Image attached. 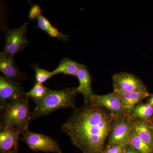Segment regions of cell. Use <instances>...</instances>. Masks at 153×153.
<instances>
[{"label":"cell","mask_w":153,"mask_h":153,"mask_svg":"<svg viewBox=\"0 0 153 153\" xmlns=\"http://www.w3.org/2000/svg\"><path fill=\"white\" fill-rule=\"evenodd\" d=\"M37 26L41 30L48 34L50 37L57 38L59 40L66 41L68 39V36L59 32L57 28L51 25L49 20L46 18L40 15L37 18Z\"/></svg>","instance_id":"16"},{"label":"cell","mask_w":153,"mask_h":153,"mask_svg":"<svg viewBox=\"0 0 153 153\" xmlns=\"http://www.w3.org/2000/svg\"><path fill=\"white\" fill-rule=\"evenodd\" d=\"M61 130L84 153H102L115 119L106 109L88 103L75 107Z\"/></svg>","instance_id":"1"},{"label":"cell","mask_w":153,"mask_h":153,"mask_svg":"<svg viewBox=\"0 0 153 153\" xmlns=\"http://www.w3.org/2000/svg\"><path fill=\"white\" fill-rule=\"evenodd\" d=\"M81 65L82 64L77 63L71 59L64 58L60 61L57 68L52 71V74L54 76L62 73L65 75L76 76Z\"/></svg>","instance_id":"15"},{"label":"cell","mask_w":153,"mask_h":153,"mask_svg":"<svg viewBox=\"0 0 153 153\" xmlns=\"http://www.w3.org/2000/svg\"><path fill=\"white\" fill-rule=\"evenodd\" d=\"M0 71L6 78L18 83L27 77L26 74L19 71L13 57L6 55L4 52L0 54Z\"/></svg>","instance_id":"11"},{"label":"cell","mask_w":153,"mask_h":153,"mask_svg":"<svg viewBox=\"0 0 153 153\" xmlns=\"http://www.w3.org/2000/svg\"><path fill=\"white\" fill-rule=\"evenodd\" d=\"M26 94L19 83L13 82L4 76H0V109L8 101L27 98Z\"/></svg>","instance_id":"9"},{"label":"cell","mask_w":153,"mask_h":153,"mask_svg":"<svg viewBox=\"0 0 153 153\" xmlns=\"http://www.w3.org/2000/svg\"><path fill=\"white\" fill-rule=\"evenodd\" d=\"M153 108L149 104H143L136 105L129 115L132 119L146 120L153 115Z\"/></svg>","instance_id":"17"},{"label":"cell","mask_w":153,"mask_h":153,"mask_svg":"<svg viewBox=\"0 0 153 153\" xmlns=\"http://www.w3.org/2000/svg\"><path fill=\"white\" fill-rule=\"evenodd\" d=\"M78 94L76 88L71 87L55 90L48 88L45 96L35 102L36 106L32 112L31 120L46 116L57 110L75 107V97Z\"/></svg>","instance_id":"2"},{"label":"cell","mask_w":153,"mask_h":153,"mask_svg":"<svg viewBox=\"0 0 153 153\" xmlns=\"http://www.w3.org/2000/svg\"><path fill=\"white\" fill-rule=\"evenodd\" d=\"M76 76L79 82V85L76 88V92L78 94H82L85 105H87L94 94L91 88V77L87 67L82 64Z\"/></svg>","instance_id":"12"},{"label":"cell","mask_w":153,"mask_h":153,"mask_svg":"<svg viewBox=\"0 0 153 153\" xmlns=\"http://www.w3.org/2000/svg\"><path fill=\"white\" fill-rule=\"evenodd\" d=\"M126 145H120L108 147L102 153H123Z\"/></svg>","instance_id":"21"},{"label":"cell","mask_w":153,"mask_h":153,"mask_svg":"<svg viewBox=\"0 0 153 153\" xmlns=\"http://www.w3.org/2000/svg\"><path fill=\"white\" fill-rule=\"evenodd\" d=\"M9 153H19L18 152V149H15Z\"/></svg>","instance_id":"25"},{"label":"cell","mask_w":153,"mask_h":153,"mask_svg":"<svg viewBox=\"0 0 153 153\" xmlns=\"http://www.w3.org/2000/svg\"><path fill=\"white\" fill-rule=\"evenodd\" d=\"M133 129V120L129 115L116 119L108 137L107 147L127 144L129 137Z\"/></svg>","instance_id":"5"},{"label":"cell","mask_w":153,"mask_h":153,"mask_svg":"<svg viewBox=\"0 0 153 153\" xmlns=\"http://www.w3.org/2000/svg\"><path fill=\"white\" fill-rule=\"evenodd\" d=\"M127 144L141 153H153V150L143 141L134 129L129 137Z\"/></svg>","instance_id":"18"},{"label":"cell","mask_w":153,"mask_h":153,"mask_svg":"<svg viewBox=\"0 0 153 153\" xmlns=\"http://www.w3.org/2000/svg\"><path fill=\"white\" fill-rule=\"evenodd\" d=\"M117 94L122 102L125 112L128 115L130 114L136 105L150 96L148 91Z\"/></svg>","instance_id":"13"},{"label":"cell","mask_w":153,"mask_h":153,"mask_svg":"<svg viewBox=\"0 0 153 153\" xmlns=\"http://www.w3.org/2000/svg\"><path fill=\"white\" fill-rule=\"evenodd\" d=\"M31 115L28 98L8 101L1 109L0 128L14 127L23 132L28 130Z\"/></svg>","instance_id":"3"},{"label":"cell","mask_w":153,"mask_h":153,"mask_svg":"<svg viewBox=\"0 0 153 153\" xmlns=\"http://www.w3.org/2000/svg\"><path fill=\"white\" fill-rule=\"evenodd\" d=\"M22 134L21 140L34 152L63 153L58 143L50 137L29 130L23 131Z\"/></svg>","instance_id":"4"},{"label":"cell","mask_w":153,"mask_h":153,"mask_svg":"<svg viewBox=\"0 0 153 153\" xmlns=\"http://www.w3.org/2000/svg\"><path fill=\"white\" fill-rule=\"evenodd\" d=\"M22 132L14 127L0 128V153H9L18 149L19 136Z\"/></svg>","instance_id":"10"},{"label":"cell","mask_w":153,"mask_h":153,"mask_svg":"<svg viewBox=\"0 0 153 153\" xmlns=\"http://www.w3.org/2000/svg\"><path fill=\"white\" fill-rule=\"evenodd\" d=\"M88 103L105 108L116 119L126 114L118 94L114 91L105 95L94 94Z\"/></svg>","instance_id":"8"},{"label":"cell","mask_w":153,"mask_h":153,"mask_svg":"<svg viewBox=\"0 0 153 153\" xmlns=\"http://www.w3.org/2000/svg\"><path fill=\"white\" fill-rule=\"evenodd\" d=\"M123 153H141L135 149H134L131 146L127 144L125 148Z\"/></svg>","instance_id":"23"},{"label":"cell","mask_w":153,"mask_h":153,"mask_svg":"<svg viewBox=\"0 0 153 153\" xmlns=\"http://www.w3.org/2000/svg\"><path fill=\"white\" fill-rule=\"evenodd\" d=\"M114 91L120 94L131 92L148 91L142 81L134 74L122 72L112 77Z\"/></svg>","instance_id":"7"},{"label":"cell","mask_w":153,"mask_h":153,"mask_svg":"<svg viewBox=\"0 0 153 153\" xmlns=\"http://www.w3.org/2000/svg\"><path fill=\"white\" fill-rule=\"evenodd\" d=\"M27 23L26 22L20 27L7 32L3 52L6 55L13 57L29 45L27 37Z\"/></svg>","instance_id":"6"},{"label":"cell","mask_w":153,"mask_h":153,"mask_svg":"<svg viewBox=\"0 0 153 153\" xmlns=\"http://www.w3.org/2000/svg\"><path fill=\"white\" fill-rule=\"evenodd\" d=\"M35 70L36 71L35 78L36 83L43 84L49 78L54 76L52 71H48L39 67H36Z\"/></svg>","instance_id":"20"},{"label":"cell","mask_w":153,"mask_h":153,"mask_svg":"<svg viewBox=\"0 0 153 153\" xmlns=\"http://www.w3.org/2000/svg\"><path fill=\"white\" fill-rule=\"evenodd\" d=\"M149 105L152 106L153 108V95L148 100V103Z\"/></svg>","instance_id":"24"},{"label":"cell","mask_w":153,"mask_h":153,"mask_svg":"<svg viewBox=\"0 0 153 153\" xmlns=\"http://www.w3.org/2000/svg\"><path fill=\"white\" fill-rule=\"evenodd\" d=\"M41 15V10L38 5H35L32 6L29 12V17L30 19H37L38 16Z\"/></svg>","instance_id":"22"},{"label":"cell","mask_w":153,"mask_h":153,"mask_svg":"<svg viewBox=\"0 0 153 153\" xmlns=\"http://www.w3.org/2000/svg\"><path fill=\"white\" fill-rule=\"evenodd\" d=\"M133 129L139 137L153 150V128L146 120H133Z\"/></svg>","instance_id":"14"},{"label":"cell","mask_w":153,"mask_h":153,"mask_svg":"<svg viewBox=\"0 0 153 153\" xmlns=\"http://www.w3.org/2000/svg\"><path fill=\"white\" fill-rule=\"evenodd\" d=\"M48 90V88L44 86L43 84L36 83L26 94L27 98L31 99L36 102L45 96Z\"/></svg>","instance_id":"19"}]
</instances>
